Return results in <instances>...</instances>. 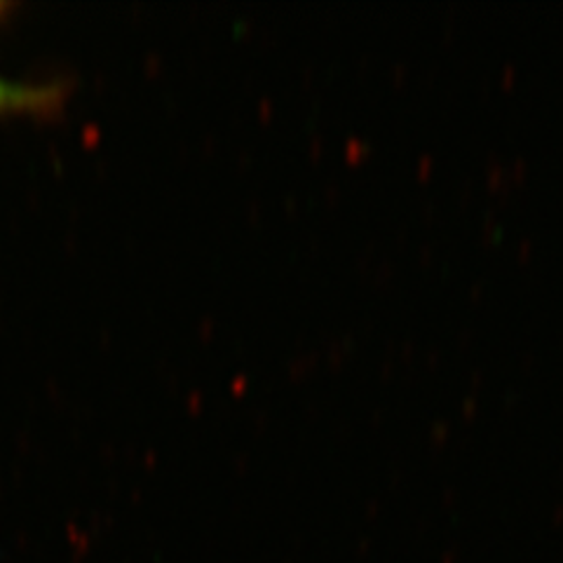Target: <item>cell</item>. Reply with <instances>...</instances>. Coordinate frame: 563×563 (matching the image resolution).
<instances>
[{"label": "cell", "instance_id": "1", "mask_svg": "<svg viewBox=\"0 0 563 563\" xmlns=\"http://www.w3.org/2000/svg\"><path fill=\"white\" fill-rule=\"evenodd\" d=\"M59 99L55 85L14 82L0 78V111H45Z\"/></svg>", "mask_w": 563, "mask_h": 563}, {"label": "cell", "instance_id": "2", "mask_svg": "<svg viewBox=\"0 0 563 563\" xmlns=\"http://www.w3.org/2000/svg\"><path fill=\"white\" fill-rule=\"evenodd\" d=\"M0 8H3V5H0Z\"/></svg>", "mask_w": 563, "mask_h": 563}]
</instances>
